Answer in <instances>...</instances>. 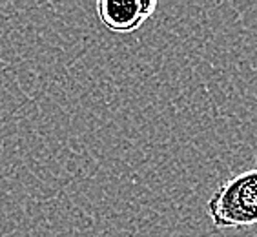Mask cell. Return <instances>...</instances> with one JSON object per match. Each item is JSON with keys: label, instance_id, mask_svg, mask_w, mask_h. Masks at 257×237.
Listing matches in <instances>:
<instances>
[{"label": "cell", "instance_id": "6da1fadb", "mask_svg": "<svg viewBox=\"0 0 257 237\" xmlns=\"http://www.w3.org/2000/svg\"><path fill=\"white\" fill-rule=\"evenodd\" d=\"M206 210L219 230L257 224V168L226 179L210 197Z\"/></svg>", "mask_w": 257, "mask_h": 237}, {"label": "cell", "instance_id": "7a4b0ae2", "mask_svg": "<svg viewBox=\"0 0 257 237\" xmlns=\"http://www.w3.org/2000/svg\"><path fill=\"white\" fill-rule=\"evenodd\" d=\"M157 0H99L97 15L113 33H134L154 15Z\"/></svg>", "mask_w": 257, "mask_h": 237}]
</instances>
